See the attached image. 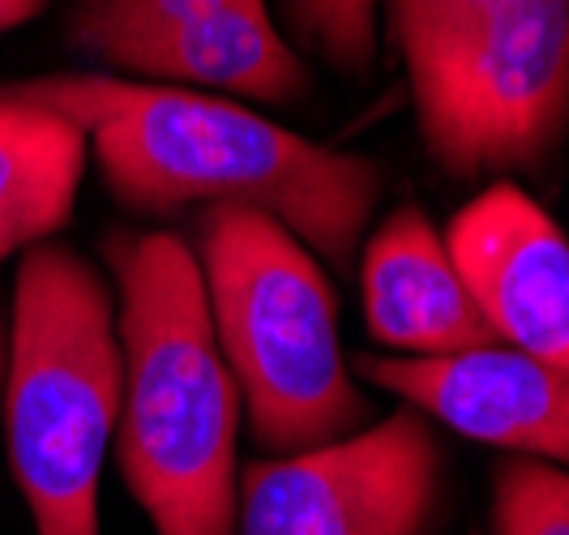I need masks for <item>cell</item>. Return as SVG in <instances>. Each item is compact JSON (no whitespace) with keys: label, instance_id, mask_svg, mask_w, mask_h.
Masks as SVG:
<instances>
[{"label":"cell","instance_id":"cell-1","mask_svg":"<svg viewBox=\"0 0 569 535\" xmlns=\"http://www.w3.org/2000/svg\"><path fill=\"white\" fill-rule=\"evenodd\" d=\"M13 90L82 125L108 194L133 215L253 206L342 270L381 198L372 159L300 138L219 95L108 73H48Z\"/></svg>","mask_w":569,"mask_h":535},{"label":"cell","instance_id":"cell-2","mask_svg":"<svg viewBox=\"0 0 569 535\" xmlns=\"http://www.w3.org/2000/svg\"><path fill=\"white\" fill-rule=\"evenodd\" d=\"M120 335L116 463L154 535H236L240 386L176 231L108 236Z\"/></svg>","mask_w":569,"mask_h":535},{"label":"cell","instance_id":"cell-3","mask_svg":"<svg viewBox=\"0 0 569 535\" xmlns=\"http://www.w3.org/2000/svg\"><path fill=\"white\" fill-rule=\"evenodd\" d=\"M116 296L57 240L22 254L13 283L0 428L34 535H103L99 479L120 420Z\"/></svg>","mask_w":569,"mask_h":535},{"label":"cell","instance_id":"cell-4","mask_svg":"<svg viewBox=\"0 0 569 535\" xmlns=\"http://www.w3.org/2000/svg\"><path fill=\"white\" fill-rule=\"evenodd\" d=\"M198 231L214 338L257 446L296 454L365 428L369 398L351 382L339 296L313 249L253 206H206Z\"/></svg>","mask_w":569,"mask_h":535},{"label":"cell","instance_id":"cell-5","mask_svg":"<svg viewBox=\"0 0 569 535\" xmlns=\"http://www.w3.org/2000/svg\"><path fill=\"white\" fill-rule=\"evenodd\" d=\"M420 138L455 180L536 171L569 125V0H488L402 57Z\"/></svg>","mask_w":569,"mask_h":535},{"label":"cell","instance_id":"cell-6","mask_svg":"<svg viewBox=\"0 0 569 535\" xmlns=\"http://www.w3.org/2000/svg\"><path fill=\"white\" fill-rule=\"evenodd\" d=\"M446 454L428 416L386 420L240 472L236 535H425L441 506Z\"/></svg>","mask_w":569,"mask_h":535},{"label":"cell","instance_id":"cell-7","mask_svg":"<svg viewBox=\"0 0 569 535\" xmlns=\"http://www.w3.org/2000/svg\"><path fill=\"white\" fill-rule=\"evenodd\" d=\"M446 249L497 343L569 368V236L540 201L488 185L450 219Z\"/></svg>","mask_w":569,"mask_h":535},{"label":"cell","instance_id":"cell-8","mask_svg":"<svg viewBox=\"0 0 569 535\" xmlns=\"http://www.w3.org/2000/svg\"><path fill=\"white\" fill-rule=\"evenodd\" d=\"M356 368L480 446L569 472V368L506 343L458 356H360Z\"/></svg>","mask_w":569,"mask_h":535},{"label":"cell","instance_id":"cell-9","mask_svg":"<svg viewBox=\"0 0 569 535\" xmlns=\"http://www.w3.org/2000/svg\"><path fill=\"white\" fill-rule=\"evenodd\" d=\"M360 287L372 343L395 356H458L497 347L492 326L446 249V231L432 227L420 206L390 210L369 236Z\"/></svg>","mask_w":569,"mask_h":535},{"label":"cell","instance_id":"cell-10","mask_svg":"<svg viewBox=\"0 0 569 535\" xmlns=\"http://www.w3.org/2000/svg\"><path fill=\"white\" fill-rule=\"evenodd\" d=\"M103 65L138 82L231 90L261 103H296L313 86L309 65L274 27L266 0H231L189 27L120 48Z\"/></svg>","mask_w":569,"mask_h":535},{"label":"cell","instance_id":"cell-11","mask_svg":"<svg viewBox=\"0 0 569 535\" xmlns=\"http://www.w3.org/2000/svg\"><path fill=\"white\" fill-rule=\"evenodd\" d=\"M90 138L73 116L0 86V261L48 245L73 219Z\"/></svg>","mask_w":569,"mask_h":535},{"label":"cell","instance_id":"cell-12","mask_svg":"<svg viewBox=\"0 0 569 535\" xmlns=\"http://www.w3.org/2000/svg\"><path fill=\"white\" fill-rule=\"evenodd\" d=\"M223 4L231 0H78L69 13V39L86 57L108 60L129 43L189 27Z\"/></svg>","mask_w":569,"mask_h":535},{"label":"cell","instance_id":"cell-13","mask_svg":"<svg viewBox=\"0 0 569 535\" xmlns=\"http://www.w3.org/2000/svg\"><path fill=\"white\" fill-rule=\"evenodd\" d=\"M492 535H569V472L540 458H506L492 472Z\"/></svg>","mask_w":569,"mask_h":535},{"label":"cell","instance_id":"cell-14","mask_svg":"<svg viewBox=\"0 0 569 535\" xmlns=\"http://www.w3.org/2000/svg\"><path fill=\"white\" fill-rule=\"evenodd\" d=\"M287 22L342 73H369L381 34V0H283Z\"/></svg>","mask_w":569,"mask_h":535},{"label":"cell","instance_id":"cell-15","mask_svg":"<svg viewBox=\"0 0 569 535\" xmlns=\"http://www.w3.org/2000/svg\"><path fill=\"white\" fill-rule=\"evenodd\" d=\"M488 0H381L386 13V34L402 57L420 52L437 34L458 27L462 18H471Z\"/></svg>","mask_w":569,"mask_h":535},{"label":"cell","instance_id":"cell-16","mask_svg":"<svg viewBox=\"0 0 569 535\" xmlns=\"http://www.w3.org/2000/svg\"><path fill=\"white\" fill-rule=\"evenodd\" d=\"M43 9H48V0H0V34L22 27L30 18H39Z\"/></svg>","mask_w":569,"mask_h":535},{"label":"cell","instance_id":"cell-17","mask_svg":"<svg viewBox=\"0 0 569 535\" xmlns=\"http://www.w3.org/2000/svg\"><path fill=\"white\" fill-rule=\"evenodd\" d=\"M4 368H9V326L0 317V390H4Z\"/></svg>","mask_w":569,"mask_h":535}]
</instances>
